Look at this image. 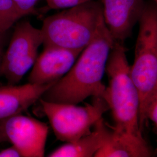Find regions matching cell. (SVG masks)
I'll use <instances>...</instances> for the list:
<instances>
[{"label":"cell","mask_w":157,"mask_h":157,"mask_svg":"<svg viewBox=\"0 0 157 157\" xmlns=\"http://www.w3.org/2000/svg\"><path fill=\"white\" fill-rule=\"evenodd\" d=\"M115 43L102 17L93 39L72 67L41 98L52 102L77 104L89 97L103 98L106 86L102 80Z\"/></svg>","instance_id":"1"},{"label":"cell","mask_w":157,"mask_h":157,"mask_svg":"<svg viewBox=\"0 0 157 157\" xmlns=\"http://www.w3.org/2000/svg\"><path fill=\"white\" fill-rule=\"evenodd\" d=\"M124 44L115 42L107 61L108 78L103 98L111 110L113 128L121 132L143 137L139 125L140 96L130 73Z\"/></svg>","instance_id":"2"},{"label":"cell","mask_w":157,"mask_h":157,"mask_svg":"<svg viewBox=\"0 0 157 157\" xmlns=\"http://www.w3.org/2000/svg\"><path fill=\"white\" fill-rule=\"evenodd\" d=\"M102 17L100 1L96 0L48 16L40 29L43 44L83 51L93 39Z\"/></svg>","instance_id":"3"},{"label":"cell","mask_w":157,"mask_h":157,"mask_svg":"<svg viewBox=\"0 0 157 157\" xmlns=\"http://www.w3.org/2000/svg\"><path fill=\"white\" fill-rule=\"evenodd\" d=\"M139 23L135 59L130 66V73L140 96L139 125L143 131L146 121V103L157 82V3L153 1L146 2Z\"/></svg>","instance_id":"4"},{"label":"cell","mask_w":157,"mask_h":157,"mask_svg":"<svg viewBox=\"0 0 157 157\" xmlns=\"http://www.w3.org/2000/svg\"><path fill=\"white\" fill-rule=\"evenodd\" d=\"M93 98L92 102L84 106L40 99L43 111L48 119L58 140L71 143L90 133L91 127L109 109L103 98Z\"/></svg>","instance_id":"5"},{"label":"cell","mask_w":157,"mask_h":157,"mask_svg":"<svg viewBox=\"0 0 157 157\" xmlns=\"http://www.w3.org/2000/svg\"><path fill=\"white\" fill-rule=\"evenodd\" d=\"M43 42L41 29L28 21L17 23L1 63V75L8 84L17 85L33 66Z\"/></svg>","instance_id":"6"},{"label":"cell","mask_w":157,"mask_h":157,"mask_svg":"<svg viewBox=\"0 0 157 157\" xmlns=\"http://www.w3.org/2000/svg\"><path fill=\"white\" fill-rule=\"evenodd\" d=\"M48 127L21 113L0 119V143H10L23 157L44 156Z\"/></svg>","instance_id":"7"},{"label":"cell","mask_w":157,"mask_h":157,"mask_svg":"<svg viewBox=\"0 0 157 157\" xmlns=\"http://www.w3.org/2000/svg\"><path fill=\"white\" fill-rule=\"evenodd\" d=\"M104 21L115 42L124 44L139 23L144 0H101Z\"/></svg>","instance_id":"8"},{"label":"cell","mask_w":157,"mask_h":157,"mask_svg":"<svg viewBox=\"0 0 157 157\" xmlns=\"http://www.w3.org/2000/svg\"><path fill=\"white\" fill-rule=\"evenodd\" d=\"M82 51L44 47L29 75V83L44 84L58 81L72 67Z\"/></svg>","instance_id":"9"},{"label":"cell","mask_w":157,"mask_h":157,"mask_svg":"<svg viewBox=\"0 0 157 157\" xmlns=\"http://www.w3.org/2000/svg\"><path fill=\"white\" fill-rule=\"evenodd\" d=\"M56 82L0 86V119L25 111Z\"/></svg>","instance_id":"10"},{"label":"cell","mask_w":157,"mask_h":157,"mask_svg":"<svg viewBox=\"0 0 157 157\" xmlns=\"http://www.w3.org/2000/svg\"><path fill=\"white\" fill-rule=\"evenodd\" d=\"M154 151L144 137L124 133L112 128L95 157H150Z\"/></svg>","instance_id":"11"},{"label":"cell","mask_w":157,"mask_h":157,"mask_svg":"<svg viewBox=\"0 0 157 157\" xmlns=\"http://www.w3.org/2000/svg\"><path fill=\"white\" fill-rule=\"evenodd\" d=\"M94 126V130L89 134L58 148L49 154L48 157H94L105 143L109 132L102 118L98 121Z\"/></svg>","instance_id":"12"},{"label":"cell","mask_w":157,"mask_h":157,"mask_svg":"<svg viewBox=\"0 0 157 157\" xmlns=\"http://www.w3.org/2000/svg\"><path fill=\"white\" fill-rule=\"evenodd\" d=\"M23 17L12 0H0V32L7 33Z\"/></svg>","instance_id":"13"},{"label":"cell","mask_w":157,"mask_h":157,"mask_svg":"<svg viewBox=\"0 0 157 157\" xmlns=\"http://www.w3.org/2000/svg\"><path fill=\"white\" fill-rule=\"evenodd\" d=\"M145 119H149L157 127V82L152 90L146 103L144 110Z\"/></svg>","instance_id":"14"},{"label":"cell","mask_w":157,"mask_h":157,"mask_svg":"<svg viewBox=\"0 0 157 157\" xmlns=\"http://www.w3.org/2000/svg\"><path fill=\"white\" fill-rule=\"evenodd\" d=\"M48 9L64 10L80 6L93 0H45Z\"/></svg>","instance_id":"15"},{"label":"cell","mask_w":157,"mask_h":157,"mask_svg":"<svg viewBox=\"0 0 157 157\" xmlns=\"http://www.w3.org/2000/svg\"><path fill=\"white\" fill-rule=\"evenodd\" d=\"M24 17L36 13V6L40 0H12Z\"/></svg>","instance_id":"16"},{"label":"cell","mask_w":157,"mask_h":157,"mask_svg":"<svg viewBox=\"0 0 157 157\" xmlns=\"http://www.w3.org/2000/svg\"><path fill=\"white\" fill-rule=\"evenodd\" d=\"M0 157H23L22 152L16 147L12 146L0 151Z\"/></svg>","instance_id":"17"},{"label":"cell","mask_w":157,"mask_h":157,"mask_svg":"<svg viewBox=\"0 0 157 157\" xmlns=\"http://www.w3.org/2000/svg\"><path fill=\"white\" fill-rule=\"evenodd\" d=\"M6 38V33L0 32V47H4Z\"/></svg>","instance_id":"18"},{"label":"cell","mask_w":157,"mask_h":157,"mask_svg":"<svg viewBox=\"0 0 157 157\" xmlns=\"http://www.w3.org/2000/svg\"><path fill=\"white\" fill-rule=\"evenodd\" d=\"M4 50H3V47H0V75H1V63H2V57L4 55Z\"/></svg>","instance_id":"19"},{"label":"cell","mask_w":157,"mask_h":157,"mask_svg":"<svg viewBox=\"0 0 157 157\" xmlns=\"http://www.w3.org/2000/svg\"><path fill=\"white\" fill-rule=\"evenodd\" d=\"M152 1H153L154 2H155V3H157V0H152Z\"/></svg>","instance_id":"20"}]
</instances>
